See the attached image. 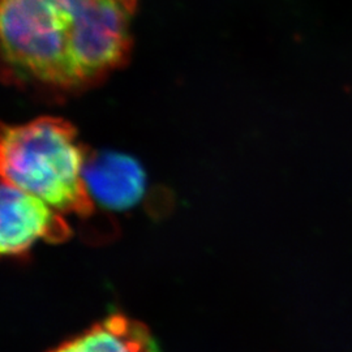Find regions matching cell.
<instances>
[{
    "instance_id": "cell-4",
    "label": "cell",
    "mask_w": 352,
    "mask_h": 352,
    "mask_svg": "<svg viewBox=\"0 0 352 352\" xmlns=\"http://www.w3.org/2000/svg\"><path fill=\"white\" fill-rule=\"evenodd\" d=\"M82 175L91 199L113 210H124L139 201L146 177L133 158L113 151L85 154Z\"/></svg>"
},
{
    "instance_id": "cell-5",
    "label": "cell",
    "mask_w": 352,
    "mask_h": 352,
    "mask_svg": "<svg viewBox=\"0 0 352 352\" xmlns=\"http://www.w3.org/2000/svg\"><path fill=\"white\" fill-rule=\"evenodd\" d=\"M49 352H160L148 327L113 315Z\"/></svg>"
},
{
    "instance_id": "cell-3",
    "label": "cell",
    "mask_w": 352,
    "mask_h": 352,
    "mask_svg": "<svg viewBox=\"0 0 352 352\" xmlns=\"http://www.w3.org/2000/svg\"><path fill=\"white\" fill-rule=\"evenodd\" d=\"M71 228L63 217L36 195L0 183V254H17L37 240L60 243Z\"/></svg>"
},
{
    "instance_id": "cell-2",
    "label": "cell",
    "mask_w": 352,
    "mask_h": 352,
    "mask_svg": "<svg viewBox=\"0 0 352 352\" xmlns=\"http://www.w3.org/2000/svg\"><path fill=\"white\" fill-rule=\"evenodd\" d=\"M85 154L75 126L63 119L0 123L1 182L36 195L60 213L87 217L93 212L82 175Z\"/></svg>"
},
{
    "instance_id": "cell-1",
    "label": "cell",
    "mask_w": 352,
    "mask_h": 352,
    "mask_svg": "<svg viewBox=\"0 0 352 352\" xmlns=\"http://www.w3.org/2000/svg\"><path fill=\"white\" fill-rule=\"evenodd\" d=\"M139 0H0V74L76 89L126 62Z\"/></svg>"
}]
</instances>
